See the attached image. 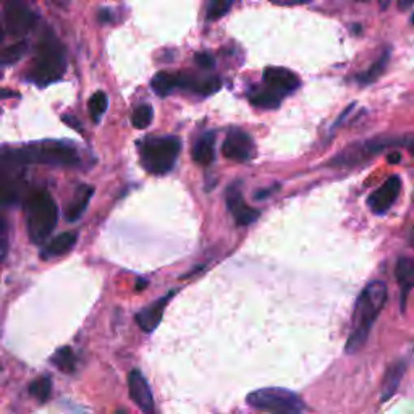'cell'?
<instances>
[{
	"mask_svg": "<svg viewBox=\"0 0 414 414\" xmlns=\"http://www.w3.org/2000/svg\"><path fill=\"white\" fill-rule=\"evenodd\" d=\"M411 21H413V25H414V15H413V20Z\"/></svg>",
	"mask_w": 414,
	"mask_h": 414,
	"instance_id": "38",
	"label": "cell"
},
{
	"mask_svg": "<svg viewBox=\"0 0 414 414\" xmlns=\"http://www.w3.org/2000/svg\"><path fill=\"white\" fill-rule=\"evenodd\" d=\"M262 78H264L266 88L272 89L273 93H277L282 97L288 96L300 88V78L293 71L282 69V66H268L264 70Z\"/></svg>",
	"mask_w": 414,
	"mask_h": 414,
	"instance_id": "11",
	"label": "cell"
},
{
	"mask_svg": "<svg viewBox=\"0 0 414 414\" xmlns=\"http://www.w3.org/2000/svg\"><path fill=\"white\" fill-rule=\"evenodd\" d=\"M50 362H52L57 369H60L61 372H66V374L75 372L76 357L69 346H64V348L55 351V355L50 357Z\"/></svg>",
	"mask_w": 414,
	"mask_h": 414,
	"instance_id": "23",
	"label": "cell"
},
{
	"mask_svg": "<svg viewBox=\"0 0 414 414\" xmlns=\"http://www.w3.org/2000/svg\"><path fill=\"white\" fill-rule=\"evenodd\" d=\"M401 191V178L398 175H394L387 178L382 187H379L376 191H372L367 198V207L376 215H382L385 212L390 211V207L398 199V194Z\"/></svg>",
	"mask_w": 414,
	"mask_h": 414,
	"instance_id": "10",
	"label": "cell"
},
{
	"mask_svg": "<svg viewBox=\"0 0 414 414\" xmlns=\"http://www.w3.org/2000/svg\"><path fill=\"white\" fill-rule=\"evenodd\" d=\"M194 61L198 64V66L204 70H212L215 66V59L214 55L209 52H198L194 55Z\"/></svg>",
	"mask_w": 414,
	"mask_h": 414,
	"instance_id": "30",
	"label": "cell"
},
{
	"mask_svg": "<svg viewBox=\"0 0 414 414\" xmlns=\"http://www.w3.org/2000/svg\"><path fill=\"white\" fill-rule=\"evenodd\" d=\"M389 60H390V50H385V52L380 55V57L371 65V69L366 70L365 73H361V75L356 76V81L360 83L361 86L372 85L374 81H377L379 78L384 75V71H385V69H387V65H389Z\"/></svg>",
	"mask_w": 414,
	"mask_h": 414,
	"instance_id": "20",
	"label": "cell"
},
{
	"mask_svg": "<svg viewBox=\"0 0 414 414\" xmlns=\"http://www.w3.org/2000/svg\"><path fill=\"white\" fill-rule=\"evenodd\" d=\"M220 85H222L220 78H217V76H207V78H203V80H199L198 78L194 93L201 94V96H211V94L219 91Z\"/></svg>",
	"mask_w": 414,
	"mask_h": 414,
	"instance_id": "29",
	"label": "cell"
},
{
	"mask_svg": "<svg viewBox=\"0 0 414 414\" xmlns=\"http://www.w3.org/2000/svg\"><path fill=\"white\" fill-rule=\"evenodd\" d=\"M395 278L400 285L401 311H405L408 295L411 293V290L414 287V259L406 256H401L400 259L396 261V266H395Z\"/></svg>",
	"mask_w": 414,
	"mask_h": 414,
	"instance_id": "15",
	"label": "cell"
},
{
	"mask_svg": "<svg viewBox=\"0 0 414 414\" xmlns=\"http://www.w3.org/2000/svg\"><path fill=\"white\" fill-rule=\"evenodd\" d=\"M215 153V133L206 131L193 146V160L199 165H209L214 160Z\"/></svg>",
	"mask_w": 414,
	"mask_h": 414,
	"instance_id": "19",
	"label": "cell"
},
{
	"mask_svg": "<svg viewBox=\"0 0 414 414\" xmlns=\"http://www.w3.org/2000/svg\"><path fill=\"white\" fill-rule=\"evenodd\" d=\"M406 361H395L394 365H391L387 372H385V377H384V382H382V394H380V401L385 403L389 401L391 396L396 394V390H398L403 376H405L406 372Z\"/></svg>",
	"mask_w": 414,
	"mask_h": 414,
	"instance_id": "18",
	"label": "cell"
},
{
	"mask_svg": "<svg viewBox=\"0 0 414 414\" xmlns=\"http://www.w3.org/2000/svg\"><path fill=\"white\" fill-rule=\"evenodd\" d=\"M410 149H411V154H413V158H414V139L411 141V146H410Z\"/></svg>",
	"mask_w": 414,
	"mask_h": 414,
	"instance_id": "37",
	"label": "cell"
},
{
	"mask_svg": "<svg viewBox=\"0 0 414 414\" xmlns=\"http://www.w3.org/2000/svg\"><path fill=\"white\" fill-rule=\"evenodd\" d=\"M387 285L380 280L367 283L366 288L357 296L353 312V322H351L353 327H351L350 337L345 345L346 353L355 355L362 350L369 333H371L374 322L377 321L379 314L382 312L385 303H387Z\"/></svg>",
	"mask_w": 414,
	"mask_h": 414,
	"instance_id": "1",
	"label": "cell"
},
{
	"mask_svg": "<svg viewBox=\"0 0 414 414\" xmlns=\"http://www.w3.org/2000/svg\"><path fill=\"white\" fill-rule=\"evenodd\" d=\"M59 207L46 189H37L26 199V230L35 244H42L57 227Z\"/></svg>",
	"mask_w": 414,
	"mask_h": 414,
	"instance_id": "4",
	"label": "cell"
},
{
	"mask_svg": "<svg viewBox=\"0 0 414 414\" xmlns=\"http://www.w3.org/2000/svg\"><path fill=\"white\" fill-rule=\"evenodd\" d=\"M128 394H130V398L133 400L134 405H136L143 413L154 411L153 391H150L146 377H144L143 372L138 371V369H133V371L128 374Z\"/></svg>",
	"mask_w": 414,
	"mask_h": 414,
	"instance_id": "12",
	"label": "cell"
},
{
	"mask_svg": "<svg viewBox=\"0 0 414 414\" xmlns=\"http://www.w3.org/2000/svg\"><path fill=\"white\" fill-rule=\"evenodd\" d=\"M400 160H401L400 153H390L387 155V162H389V164H398Z\"/></svg>",
	"mask_w": 414,
	"mask_h": 414,
	"instance_id": "34",
	"label": "cell"
},
{
	"mask_svg": "<svg viewBox=\"0 0 414 414\" xmlns=\"http://www.w3.org/2000/svg\"><path fill=\"white\" fill-rule=\"evenodd\" d=\"M405 138H396V136H377L372 139H367V141H361L356 144H351V146L341 150L340 154L335 155V158L329 162L330 167H355L360 164H365L369 159L376 158L377 154L382 153V150L398 146L403 144Z\"/></svg>",
	"mask_w": 414,
	"mask_h": 414,
	"instance_id": "7",
	"label": "cell"
},
{
	"mask_svg": "<svg viewBox=\"0 0 414 414\" xmlns=\"http://www.w3.org/2000/svg\"><path fill=\"white\" fill-rule=\"evenodd\" d=\"M414 4V0H398V5L401 10H406L408 7H411V5Z\"/></svg>",
	"mask_w": 414,
	"mask_h": 414,
	"instance_id": "36",
	"label": "cell"
},
{
	"mask_svg": "<svg viewBox=\"0 0 414 414\" xmlns=\"http://www.w3.org/2000/svg\"><path fill=\"white\" fill-rule=\"evenodd\" d=\"M225 201H227V207H228V212L233 215L235 222H237V225L239 227H244V225H249V223H253L257 217H259V211L253 209V207H249L248 204L244 203L243 199V194L239 191V188L237 184H233L227 189V194H225Z\"/></svg>",
	"mask_w": 414,
	"mask_h": 414,
	"instance_id": "13",
	"label": "cell"
},
{
	"mask_svg": "<svg viewBox=\"0 0 414 414\" xmlns=\"http://www.w3.org/2000/svg\"><path fill=\"white\" fill-rule=\"evenodd\" d=\"M99 18L100 21H105V23H107V21L112 20V13L109 12V10H102V12L99 13Z\"/></svg>",
	"mask_w": 414,
	"mask_h": 414,
	"instance_id": "35",
	"label": "cell"
},
{
	"mask_svg": "<svg viewBox=\"0 0 414 414\" xmlns=\"http://www.w3.org/2000/svg\"><path fill=\"white\" fill-rule=\"evenodd\" d=\"M154 119V109L149 104H141L139 107L134 109L131 115V123L138 130H146V128L153 123Z\"/></svg>",
	"mask_w": 414,
	"mask_h": 414,
	"instance_id": "25",
	"label": "cell"
},
{
	"mask_svg": "<svg viewBox=\"0 0 414 414\" xmlns=\"http://www.w3.org/2000/svg\"><path fill=\"white\" fill-rule=\"evenodd\" d=\"M7 222L2 220V259H5V256H7V248H8V243H7Z\"/></svg>",
	"mask_w": 414,
	"mask_h": 414,
	"instance_id": "31",
	"label": "cell"
},
{
	"mask_svg": "<svg viewBox=\"0 0 414 414\" xmlns=\"http://www.w3.org/2000/svg\"><path fill=\"white\" fill-rule=\"evenodd\" d=\"M182 150L178 136H150L139 141V159L146 172L153 175L169 173Z\"/></svg>",
	"mask_w": 414,
	"mask_h": 414,
	"instance_id": "5",
	"label": "cell"
},
{
	"mask_svg": "<svg viewBox=\"0 0 414 414\" xmlns=\"http://www.w3.org/2000/svg\"><path fill=\"white\" fill-rule=\"evenodd\" d=\"M150 86H153L154 93L158 94V96L165 97L173 93V89L178 88V76L169 73V71H159V73L153 78Z\"/></svg>",
	"mask_w": 414,
	"mask_h": 414,
	"instance_id": "21",
	"label": "cell"
},
{
	"mask_svg": "<svg viewBox=\"0 0 414 414\" xmlns=\"http://www.w3.org/2000/svg\"><path fill=\"white\" fill-rule=\"evenodd\" d=\"M273 4H280V5H303V4H309L311 0H272Z\"/></svg>",
	"mask_w": 414,
	"mask_h": 414,
	"instance_id": "33",
	"label": "cell"
},
{
	"mask_svg": "<svg viewBox=\"0 0 414 414\" xmlns=\"http://www.w3.org/2000/svg\"><path fill=\"white\" fill-rule=\"evenodd\" d=\"M26 52H28V42L26 41L15 42V44H12V46L5 47L4 52H2V65L8 66V65L16 64V61H20L21 59L25 57Z\"/></svg>",
	"mask_w": 414,
	"mask_h": 414,
	"instance_id": "26",
	"label": "cell"
},
{
	"mask_svg": "<svg viewBox=\"0 0 414 414\" xmlns=\"http://www.w3.org/2000/svg\"><path fill=\"white\" fill-rule=\"evenodd\" d=\"M235 0H209L207 4V12H206V18L209 21H215L225 16L228 12H230L233 7Z\"/></svg>",
	"mask_w": 414,
	"mask_h": 414,
	"instance_id": "27",
	"label": "cell"
},
{
	"mask_svg": "<svg viewBox=\"0 0 414 414\" xmlns=\"http://www.w3.org/2000/svg\"><path fill=\"white\" fill-rule=\"evenodd\" d=\"M37 15L28 7L23 0H5L4 25L8 35L23 37L36 26Z\"/></svg>",
	"mask_w": 414,
	"mask_h": 414,
	"instance_id": "8",
	"label": "cell"
},
{
	"mask_svg": "<svg viewBox=\"0 0 414 414\" xmlns=\"http://www.w3.org/2000/svg\"><path fill=\"white\" fill-rule=\"evenodd\" d=\"M282 96H278L277 93H273L272 89L264 88L259 89V91H254L249 96L251 104L256 105L259 109H277L282 102Z\"/></svg>",
	"mask_w": 414,
	"mask_h": 414,
	"instance_id": "22",
	"label": "cell"
},
{
	"mask_svg": "<svg viewBox=\"0 0 414 414\" xmlns=\"http://www.w3.org/2000/svg\"><path fill=\"white\" fill-rule=\"evenodd\" d=\"M256 146L253 138L243 130H232L222 144V154L235 162H246L253 159Z\"/></svg>",
	"mask_w": 414,
	"mask_h": 414,
	"instance_id": "9",
	"label": "cell"
},
{
	"mask_svg": "<svg viewBox=\"0 0 414 414\" xmlns=\"http://www.w3.org/2000/svg\"><path fill=\"white\" fill-rule=\"evenodd\" d=\"M175 295V292H170L162 296L160 300L154 301L153 304H149L144 307V309H141L136 314V322L138 326L141 330H144V332H154L155 329L159 327V324L162 321V316H164V311H165V306L169 304V301L172 296Z\"/></svg>",
	"mask_w": 414,
	"mask_h": 414,
	"instance_id": "14",
	"label": "cell"
},
{
	"mask_svg": "<svg viewBox=\"0 0 414 414\" xmlns=\"http://www.w3.org/2000/svg\"><path fill=\"white\" fill-rule=\"evenodd\" d=\"M109 107V97L104 91L94 93L91 99H89V114L96 122L100 120V117L105 114V110Z\"/></svg>",
	"mask_w": 414,
	"mask_h": 414,
	"instance_id": "28",
	"label": "cell"
},
{
	"mask_svg": "<svg viewBox=\"0 0 414 414\" xmlns=\"http://www.w3.org/2000/svg\"><path fill=\"white\" fill-rule=\"evenodd\" d=\"M251 408L267 413L298 414L304 411V403L300 395L287 389H259L246 396Z\"/></svg>",
	"mask_w": 414,
	"mask_h": 414,
	"instance_id": "6",
	"label": "cell"
},
{
	"mask_svg": "<svg viewBox=\"0 0 414 414\" xmlns=\"http://www.w3.org/2000/svg\"><path fill=\"white\" fill-rule=\"evenodd\" d=\"M2 158L16 162L21 165H50V167H76L80 164L73 144L65 141H44L28 144L20 149L4 150Z\"/></svg>",
	"mask_w": 414,
	"mask_h": 414,
	"instance_id": "2",
	"label": "cell"
},
{
	"mask_svg": "<svg viewBox=\"0 0 414 414\" xmlns=\"http://www.w3.org/2000/svg\"><path fill=\"white\" fill-rule=\"evenodd\" d=\"M61 120H64L66 125H70L71 128H75V130H78V131H81V123L78 122L73 115H64L61 117Z\"/></svg>",
	"mask_w": 414,
	"mask_h": 414,
	"instance_id": "32",
	"label": "cell"
},
{
	"mask_svg": "<svg viewBox=\"0 0 414 414\" xmlns=\"http://www.w3.org/2000/svg\"><path fill=\"white\" fill-rule=\"evenodd\" d=\"M66 70L65 49L52 31H46L39 39L36 46L35 60L26 80L35 83L36 86H47L50 83L59 81Z\"/></svg>",
	"mask_w": 414,
	"mask_h": 414,
	"instance_id": "3",
	"label": "cell"
},
{
	"mask_svg": "<svg viewBox=\"0 0 414 414\" xmlns=\"http://www.w3.org/2000/svg\"><path fill=\"white\" fill-rule=\"evenodd\" d=\"M28 391H30L32 398H36L39 403H46L50 396V391H52V380L47 376L32 380L30 387H28Z\"/></svg>",
	"mask_w": 414,
	"mask_h": 414,
	"instance_id": "24",
	"label": "cell"
},
{
	"mask_svg": "<svg viewBox=\"0 0 414 414\" xmlns=\"http://www.w3.org/2000/svg\"><path fill=\"white\" fill-rule=\"evenodd\" d=\"M93 193H94L93 187H89V184H85V183L80 184V187L76 188L73 198H71L69 206H66L65 219L69 222L80 220L83 214H85L89 201H91L93 198Z\"/></svg>",
	"mask_w": 414,
	"mask_h": 414,
	"instance_id": "17",
	"label": "cell"
},
{
	"mask_svg": "<svg viewBox=\"0 0 414 414\" xmlns=\"http://www.w3.org/2000/svg\"><path fill=\"white\" fill-rule=\"evenodd\" d=\"M78 233L76 232H64L54 237L50 242L44 246L41 251V257L44 261L54 259V257H60L69 253V251L73 249L76 244Z\"/></svg>",
	"mask_w": 414,
	"mask_h": 414,
	"instance_id": "16",
	"label": "cell"
}]
</instances>
